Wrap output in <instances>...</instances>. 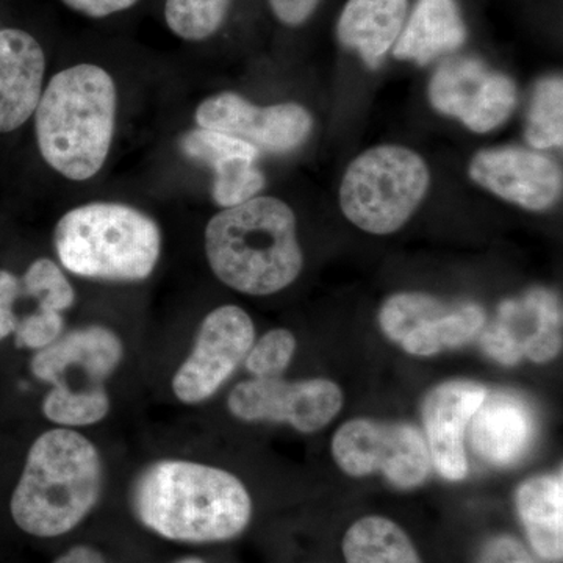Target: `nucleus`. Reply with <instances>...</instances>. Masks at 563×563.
<instances>
[{"label":"nucleus","mask_w":563,"mask_h":563,"mask_svg":"<svg viewBox=\"0 0 563 563\" xmlns=\"http://www.w3.org/2000/svg\"><path fill=\"white\" fill-rule=\"evenodd\" d=\"M141 523L168 540L224 542L250 525L252 501L239 477L185 461L152 463L132 488Z\"/></svg>","instance_id":"nucleus-1"},{"label":"nucleus","mask_w":563,"mask_h":563,"mask_svg":"<svg viewBox=\"0 0 563 563\" xmlns=\"http://www.w3.org/2000/svg\"><path fill=\"white\" fill-rule=\"evenodd\" d=\"M214 276L251 296H269L298 279L303 255L295 211L277 198L250 199L214 214L206 229Z\"/></svg>","instance_id":"nucleus-2"},{"label":"nucleus","mask_w":563,"mask_h":563,"mask_svg":"<svg viewBox=\"0 0 563 563\" xmlns=\"http://www.w3.org/2000/svg\"><path fill=\"white\" fill-rule=\"evenodd\" d=\"M117 98L110 74L96 65L52 77L35 110L36 141L51 168L76 181L101 172L113 141Z\"/></svg>","instance_id":"nucleus-3"},{"label":"nucleus","mask_w":563,"mask_h":563,"mask_svg":"<svg viewBox=\"0 0 563 563\" xmlns=\"http://www.w3.org/2000/svg\"><path fill=\"white\" fill-rule=\"evenodd\" d=\"M102 484V459L95 444L70 429H52L29 451L11 496V517L31 536H63L91 512Z\"/></svg>","instance_id":"nucleus-4"},{"label":"nucleus","mask_w":563,"mask_h":563,"mask_svg":"<svg viewBox=\"0 0 563 563\" xmlns=\"http://www.w3.org/2000/svg\"><path fill=\"white\" fill-rule=\"evenodd\" d=\"M54 243L62 265L77 276L136 282L147 279L157 266L162 233L143 211L92 202L58 221Z\"/></svg>","instance_id":"nucleus-5"},{"label":"nucleus","mask_w":563,"mask_h":563,"mask_svg":"<svg viewBox=\"0 0 563 563\" xmlns=\"http://www.w3.org/2000/svg\"><path fill=\"white\" fill-rule=\"evenodd\" d=\"M431 187V172L409 147L384 144L362 152L344 173L340 207L363 232L390 235L412 218Z\"/></svg>","instance_id":"nucleus-6"},{"label":"nucleus","mask_w":563,"mask_h":563,"mask_svg":"<svg viewBox=\"0 0 563 563\" xmlns=\"http://www.w3.org/2000/svg\"><path fill=\"white\" fill-rule=\"evenodd\" d=\"M332 455L352 477L383 473L395 487H420L431 474V454L422 433L409 422L355 418L332 440Z\"/></svg>","instance_id":"nucleus-7"},{"label":"nucleus","mask_w":563,"mask_h":563,"mask_svg":"<svg viewBox=\"0 0 563 563\" xmlns=\"http://www.w3.org/2000/svg\"><path fill=\"white\" fill-rule=\"evenodd\" d=\"M485 322L487 314L477 302H448L418 291L396 292L379 312L385 335L418 357H431L472 342Z\"/></svg>","instance_id":"nucleus-8"},{"label":"nucleus","mask_w":563,"mask_h":563,"mask_svg":"<svg viewBox=\"0 0 563 563\" xmlns=\"http://www.w3.org/2000/svg\"><path fill=\"white\" fill-rule=\"evenodd\" d=\"M517 85L476 58L442 63L429 84V102L474 133L499 128L517 107Z\"/></svg>","instance_id":"nucleus-9"},{"label":"nucleus","mask_w":563,"mask_h":563,"mask_svg":"<svg viewBox=\"0 0 563 563\" xmlns=\"http://www.w3.org/2000/svg\"><path fill=\"white\" fill-rule=\"evenodd\" d=\"M255 340L254 322L236 306L207 314L195 346L173 379V391L184 404L207 401L246 358Z\"/></svg>","instance_id":"nucleus-10"},{"label":"nucleus","mask_w":563,"mask_h":563,"mask_svg":"<svg viewBox=\"0 0 563 563\" xmlns=\"http://www.w3.org/2000/svg\"><path fill=\"white\" fill-rule=\"evenodd\" d=\"M562 329L561 299L554 291L537 287L499 303L495 320L481 331V344L503 365H517L523 357L547 363L562 351Z\"/></svg>","instance_id":"nucleus-11"},{"label":"nucleus","mask_w":563,"mask_h":563,"mask_svg":"<svg viewBox=\"0 0 563 563\" xmlns=\"http://www.w3.org/2000/svg\"><path fill=\"white\" fill-rule=\"evenodd\" d=\"M228 407L243 421L287 422L296 431L312 433L340 413L343 391L328 379L287 383L280 377H254L233 388Z\"/></svg>","instance_id":"nucleus-12"},{"label":"nucleus","mask_w":563,"mask_h":563,"mask_svg":"<svg viewBox=\"0 0 563 563\" xmlns=\"http://www.w3.org/2000/svg\"><path fill=\"white\" fill-rule=\"evenodd\" d=\"M196 122L201 129L228 133L258 151L277 154L298 150L313 129L312 114L299 103L258 107L235 92L206 99L196 110Z\"/></svg>","instance_id":"nucleus-13"},{"label":"nucleus","mask_w":563,"mask_h":563,"mask_svg":"<svg viewBox=\"0 0 563 563\" xmlns=\"http://www.w3.org/2000/svg\"><path fill=\"white\" fill-rule=\"evenodd\" d=\"M122 355L124 346L117 333L103 325H88L36 352L31 368L35 377L57 390H106L103 383L117 372Z\"/></svg>","instance_id":"nucleus-14"},{"label":"nucleus","mask_w":563,"mask_h":563,"mask_svg":"<svg viewBox=\"0 0 563 563\" xmlns=\"http://www.w3.org/2000/svg\"><path fill=\"white\" fill-rule=\"evenodd\" d=\"M468 174L485 190L529 211L550 210L562 196L561 166L536 151L509 146L477 152Z\"/></svg>","instance_id":"nucleus-15"},{"label":"nucleus","mask_w":563,"mask_h":563,"mask_svg":"<svg viewBox=\"0 0 563 563\" xmlns=\"http://www.w3.org/2000/svg\"><path fill=\"white\" fill-rule=\"evenodd\" d=\"M487 388L472 380H450L433 388L422 402L426 443L440 476L462 481L468 474L465 433Z\"/></svg>","instance_id":"nucleus-16"},{"label":"nucleus","mask_w":563,"mask_h":563,"mask_svg":"<svg viewBox=\"0 0 563 563\" xmlns=\"http://www.w3.org/2000/svg\"><path fill=\"white\" fill-rule=\"evenodd\" d=\"M180 151L213 169L211 192L224 209L250 201L265 187V176L255 165L261 151L247 141L199 128L181 136Z\"/></svg>","instance_id":"nucleus-17"},{"label":"nucleus","mask_w":563,"mask_h":563,"mask_svg":"<svg viewBox=\"0 0 563 563\" xmlns=\"http://www.w3.org/2000/svg\"><path fill=\"white\" fill-rule=\"evenodd\" d=\"M536 432V415L525 399L510 391L487 390L470 421V444L488 465L510 466L531 450Z\"/></svg>","instance_id":"nucleus-18"},{"label":"nucleus","mask_w":563,"mask_h":563,"mask_svg":"<svg viewBox=\"0 0 563 563\" xmlns=\"http://www.w3.org/2000/svg\"><path fill=\"white\" fill-rule=\"evenodd\" d=\"M44 73L38 41L16 29L0 31V133L16 131L35 113Z\"/></svg>","instance_id":"nucleus-19"},{"label":"nucleus","mask_w":563,"mask_h":563,"mask_svg":"<svg viewBox=\"0 0 563 563\" xmlns=\"http://www.w3.org/2000/svg\"><path fill=\"white\" fill-rule=\"evenodd\" d=\"M409 0H347L336 24L346 49L357 52L369 69L383 65L406 24Z\"/></svg>","instance_id":"nucleus-20"},{"label":"nucleus","mask_w":563,"mask_h":563,"mask_svg":"<svg viewBox=\"0 0 563 563\" xmlns=\"http://www.w3.org/2000/svg\"><path fill=\"white\" fill-rule=\"evenodd\" d=\"M465 41L466 27L455 0H418L393 55L426 66L457 51Z\"/></svg>","instance_id":"nucleus-21"},{"label":"nucleus","mask_w":563,"mask_h":563,"mask_svg":"<svg viewBox=\"0 0 563 563\" xmlns=\"http://www.w3.org/2000/svg\"><path fill=\"white\" fill-rule=\"evenodd\" d=\"M518 515L533 550L550 562L563 558V477L562 472L540 474L518 487Z\"/></svg>","instance_id":"nucleus-22"},{"label":"nucleus","mask_w":563,"mask_h":563,"mask_svg":"<svg viewBox=\"0 0 563 563\" xmlns=\"http://www.w3.org/2000/svg\"><path fill=\"white\" fill-rule=\"evenodd\" d=\"M343 554L347 563H421L409 536L379 515L363 517L347 529Z\"/></svg>","instance_id":"nucleus-23"},{"label":"nucleus","mask_w":563,"mask_h":563,"mask_svg":"<svg viewBox=\"0 0 563 563\" xmlns=\"http://www.w3.org/2000/svg\"><path fill=\"white\" fill-rule=\"evenodd\" d=\"M526 141L536 150H553L563 144V80L547 77L533 88L525 129Z\"/></svg>","instance_id":"nucleus-24"},{"label":"nucleus","mask_w":563,"mask_h":563,"mask_svg":"<svg viewBox=\"0 0 563 563\" xmlns=\"http://www.w3.org/2000/svg\"><path fill=\"white\" fill-rule=\"evenodd\" d=\"M233 0H166L165 21L174 35L203 41L220 31Z\"/></svg>","instance_id":"nucleus-25"},{"label":"nucleus","mask_w":563,"mask_h":563,"mask_svg":"<svg viewBox=\"0 0 563 563\" xmlns=\"http://www.w3.org/2000/svg\"><path fill=\"white\" fill-rule=\"evenodd\" d=\"M110 410L106 390L70 393L52 388L43 402L47 420L60 426H91L102 421Z\"/></svg>","instance_id":"nucleus-26"},{"label":"nucleus","mask_w":563,"mask_h":563,"mask_svg":"<svg viewBox=\"0 0 563 563\" xmlns=\"http://www.w3.org/2000/svg\"><path fill=\"white\" fill-rule=\"evenodd\" d=\"M22 295L32 296L40 309L63 312L76 301V292L70 287L62 269L49 258H38L32 263L21 284Z\"/></svg>","instance_id":"nucleus-27"},{"label":"nucleus","mask_w":563,"mask_h":563,"mask_svg":"<svg viewBox=\"0 0 563 563\" xmlns=\"http://www.w3.org/2000/svg\"><path fill=\"white\" fill-rule=\"evenodd\" d=\"M295 351V335L287 329H273L257 343L252 344L244 363L252 376L257 379H272L287 369Z\"/></svg>","instance_id":"nucleus-28"},{"label":"nucleus","mask_w":563,"mask_h":563,"mask_svg":"<svg viewBox=\"0 0 563 563\" xmlns=\"http://www.w3.org/2000/svg\"><path fill=\"white\" fill-rule=\"evenodd\" d=\"M63 325H65V320L60 312L38 309L35 313L25 317L24 320L18 321L16 329H14L16 346L44 350V347L51 346L55 340L60 339Z\"/></svg>","instance_id":"nucleus-29"},{"label":"nucleus","mask_w":563,"mask_h":563,"mask_svg":"<svg viewBox=\"0 0 563 563\" xmlns=\"http://www.w3.org/2000/svg\"><path fill=\"white\" fill-rule=\"evenodd\" d=\"M477 563H537L525 544L510 536L487 540L477 555Z\"/></svg>","instance_id":"nucleus-30"},{"label":"nucleus","mask_w":563,"mask_h":563,"mask_svg":"<svg viewBox=\"0 0 563 563\" xmlns=\"http://www.w3.org/2000/svg\"><path fill=\"white\" fill-rule=\"evenodd\" d=\"M22 295L21 282L9 272H0V340L14 332L18 324L14 302Z\"/></svg>","instance_id":"nucleus-31"},{"label":"nucleus","mask_w":563,"mask_h":563,"mask_svg":"<svg viewBox=\"0 0 563 563\" xmlns=\"http://www.w3.org/2000/svg\"><path fill=\"white\" fill-rule=\"evenodd\" d=\"M268 3L282 24L298 27L310 20L320 0H268Z\"/></svg>","instance_id":"nucleus-32"},{"label":"nucleus","mask_w":563,"mask_h":563,"mask_svg":"<svg viewBox=\"0 0 563 563\" xmlns=\"http://www.w3.org/2000/svg\"><path fill=\"white\" fill-rule=\"evenodd\" d=\"M136 2L139 0H63V3L70 10L79 11V13L96 18V20L132 9Z\"/></svg>","instance_id":"nucleus-33"},{"label":"nucleus","mask_w":563,"mask_h":563,"mask_svg":"<svg viewBox=\"0 0 563 563\" xmlns=\"http://www.w3.org/2000/svg\"><path fill=\"white\" fill-rule=\"evenodd\" d=\"M54 563H106V561L95 548L80 544V547L70 548L68 553L60 555Z\"/></svg>","instance_id":"nucleus-34"},{"label":"nucleus","mask_w":563,"mask_h":563,"mask_svg":"<svg viewBox=\"0 0 563 563\" xmlns=\"http://www.w3.org/2000/svg\"><path fill=\"white\" fill-rule=\"evenodd\" d=\"M177 563H206V562L201 561V559L188 558V559H184V561H179Z\"/></svg>","instance_id":"nucleus-35"}]
</instances>
